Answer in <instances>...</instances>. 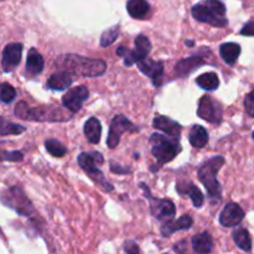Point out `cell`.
<instances>
[{"instance_id":"obj_1","label":"cell","mask_w":254,"mask_h":254,"mask_svg":"<svg viewBox=\"0 0 254 254\" xmlns=\"http://www.w3.org/2000/svg\"><path fill=\"white\" fill-rule=\"evenodd\" d=\"M56 64L62 71L83 77L102 76L107 69V64L103 60L88 59L78 55H66L57 60Z\"/></svg>"},{"instance_id":"obj_2","label":"cell","mask_w":254,"mask_h":254,"mask_svg":"<svg viewBox=\"0 0 254 254\" xmlns=\"http://www.w3.org/2000/svg\"><path fill=\"white\" fill-rule=\"evenodd\" d=\"M192 16L197 21L206 22L215 27H226L228 20L226 17V6L221 0H206L193 5Z\"/></svg>"},{"instance_id":"obj_3","label":"cell","mask_w":254,"mask_h":254,"mask_svg":"<svg viewBox=\"0 0 254 254\" xmlns=\"http://www.w3.org/2000/svg\"><path fill=\"white\" fill-rule=\"evenodd\" d=\"M15 116L24 121H37V122H64L71 119V116H67L62 109L57 107H37L30 108L24 101L19 102L15 107Z\"/></svg>"},{"instance_id":"obj_4","label":"cell","mask_w":254,"mask_h":254,"mask_svg":"<svg viewBox=\"0 0 254 254\" xmlns=\"http://www.w3.org/2000/svg\"><path fill=\"white\" fill-rule=\"evenodd\" d=\"M225 165L223 156H213L210 160L205 161L198 169V180L203 184L210 197L220 200L222 196V188L217 180V174Z\"/></svg>"},{"instance_id":"obj_5","label":"cell","mask_w":254,"mask_h":254,"mask_svg":"<svg viewBox=\"0 0 254 254\" xmlns=\"http://www.w3.org/2000/svg\"><path fill=\"white\" fill-rule=\"evenodd\" d=\"M150 144L151 153L156 158L159 165L171 161L181 151L179 138H175V136L154 133L150 138Z\"/></svg>"},{"instance_id":"obj_6","label":"cell","mask_w":254,"mask_h":254,"mask_svg":"<svg viewBox=\"0 0 254 254\" xmlns=\"http://www.w3.org/2000/svg\"><path fill=\"white\" fill-rule=\"evenodd\" d=\"M0 201L6 207L12 208L21 216H30L34 212V207L24 191L17 186L6 189L0 193Z\"/></svg>"},{"instance_id":"obj_7","label":"cell","mask_w":254,"mask_h":254,"mask_svg":"<svg viewBox=\"0 0 254 254\" xmlns=\"http://www.w3.org/2000/svg\"><path fill=\"white\" fill-rule=\"evenodd\" d=\"M151 50L150 40L145 35H139L135 39V49L129 50L126 46H119L117 49V55L122 57L124 61V64L127 67L133 66L134 64L139 62L140 60L145 59Z\"/></svg>"},{"instance_id":"obj_8","label":"cell","mask_w":254,"mask_h":254,"mask_svg":"<svg viewBox=\"0 0 254 254\" xmlns=\"http://www.w3.org/2000/svg\"><path fill=\"white\" fill-rule=\"evenodd\" d=\"M97 160L103 161V158H102V155L99 153H82L81 155L78 156V164L81 165V168L86 171L87 175H88L94 183L101 185L106 191H112L113 190V186L106 180V178L103 176L102 171L96 166Z\"/></svg>"},{"instance_id":"obj_9","label":"cell","mask_w":254,"mask_h":254,"mask_svg":"<svg viewBox=\"0 0 254 254\" xmlns=\"http://www.w3.org/2000/svg\"><path fill=\"white\" fill-rule=\"evenodd\" d=\"M197 114L201 119L212 124H220L222 122V106L210 96H203L198 102Z\"/></svg>"},{"instance_id":"obj_10","label":"cell","mask_w":254,"mask_h":254,"mask_svg":"<svg viewBox=\"0 0 254 254\" xmlns=\"http://www.w3.org/2000/svg\"><path fill=\"white\" fill-rule=\"evenodd\" d=\"M138 128L131 123L129 119H127L126 117L119 114V116H116L113 118L111 123V128H109V134L108 139H107V145H108L109 149L117 148V145L121 141V135L122 133H131V131H136Z\"/></svg>"},{"instance_id":"obj_11","label":"cell","mask_w":254,"mask_h":254,"mask_svg":"<svg viewBox=\"0 0 254 254\" xmlns=\"http://www.w3.org/2000/svg\"><path fill=\"white\" fill-rule=\"evenodd\" d=\"M141 189H143L144 192H145V196H148L149 200H150L151 215H153L156 220H169V218H173L174 216H175L176 210L173 201L166 200V198L151 197L150 191H149L148 188H145L144 184H141Z\"/></svg>"},{"instance_id":"obj_12","label":"cell","mask_w":254,"mask_h":254,"mask_svg":"<svg viewBox=\"0 0 254 254\" xmlns=\"http://www.w3.org/2000/svg\"><path fill=\"white\" fill-rule=\"evenodd\" d=\"M89 96V91L86 86L73 87L68 89L67 93L62 98V103L71 113H77L81 109L82 104L87 101Z\"/></svg>"},{"instance_id":"obj_13","label":"cell","mask_w":254,"mask_h":254,"mask_svg":"<svg viewBox=\"0 0 254 254\" xmlns=\"http://www.w3.org/2000/svg\"><path fill=\"white\" fill-rule=\"evenodd\" d=\"M138 64L139 69L143 72L144 74H146L148 77H150L153 84L155 87H161L164 79V64L161 61H153V60H149L148 57L140 60Z\"/></svg>"},{"instance_id":"obj_14","label":"cell","mask_w":254,"mask_h":254,"mask_svg":"<svg viewBox=\"0 0 254 254\" xmlns=\"http://www.w3.org/2000/svg\"><path fill=\"white\" fill-rule=\"evenodd\" d=\"M22 55V45L14 42L5 46L2 51L1 57V66L5 72H11L16 68L17 64L21 61Z\"/></svg>"},{"instance_id":"obj_15","label":"cell","mask_w":254,"mask_h":254,"mask_svg":"<svg viewBox=\"0 0 254 254\" xmlns=\"http://www.w3.org/2000/svg\"><path fill=\"white\" fill-rule=\"evenodd\" d=\"M245 218V211L240 205L235 202H230L225 206L220 215V223L225 227H235L240 225Z\"/></svg>"},{"instance_id":"obj_16","label":"cell","mask_w":254,"mask_h":254,"mask_svg":"<svg viewBox=\"0 0 254 254\" xmlns=\"http://www.w3.org/2000/svg\"><path fill=\"white\" fill-rule=\"evenodd\" d=\"M206 62L207 61H206L202 56H198V55L196 56V55H193V56L189 57V59L181 60L180 62H178L175 66V72L179 77L189 76L191 72L200 68L202 64H206Z\"/></svg>"},{"instance_id":"obj_17","label":"cell","mask_w":254,"mask_h":254,"mask_svg":"<svg viewBox=\"0 0 254 254\" xmlns=\"http://www.w3.org/2000/svg\"><path fill=\"white\" fill-rule=\"evenodd\" d=\"M153 127L155 129H159V130L165 131V133L170 136H175V138H179V136H180V124L165 116H156L153 121Z\"/></svg>"},{"instance_id":"obj_18","label":"cell","mask_w":254,"mask_h":254,"mask_svg":"<svg viewBox=\"0 0 254 254\" xmlns=\"http://www.w3.org/2000/svg\"><path fill=\"white\" fill-rule=\"evenodd\" d=\"M192 218L189 215L181 216V217L176 221H168V222H165L161 226V235H163L164 237H169V236H171L174 232H176V231L189 230V228L192 226Z\"/></svg>"},{"instance_id":"obj_19","label":"cell","mask_w":254,"mask_h":254,"mask_svg":"<svg viewBox=\"0 0 254 254\" xmlns=\"http://www.w3.org/2000/svg\"><path fill=\"white\" fill-rule=\"evenodd\" d=\"M72 82H73L72 74L66 71H61L54 73L47 79V87L54 91H64L71 86Z\"/></svg>"},{"instance_id":"obj_20","label":"cell","mask_w":254,"mask_h":254,"mask_svg":"<svg viewBox=\"0 0 254 254\" xmlns=\"http://www.w3.org/2000/svg\"><path fill=\"white\" fill-rule=\"evenodd\" d=\"M127 10L134 19H146L150 14V5L146 0H129L127 2Z\"/></svg>"},{"instance_id":"obj_21","label":"cell","mask_w":254,"mask_h":254,"mask_svg":"<svg viewBox=\"0 0 254 254\" xmlns=\"http://www.w3.org/2000/svg\"><path fill=\"white\" fill-rule=\"evenodd\" d=\"M176 189H178L179 193H181V195L190 196L195 207H201V206L203 205V201H205V198H203L202 192H201L200 189L196 188L193 184L179 183L178 186H176Z\"/></svg>"},{"instance_id":"obj_22","label":"cell","mask_w":254,"mask_h":254,"mask_svg":"<svg viewBox=\"0 0 254 254\" xmlns=\"http://www.w3.org/2000/svg\"><path fill=\"white\" fill-rule=\"evenodd\" d=\"M241 51H242L241 46L238 44H236V42H226V44L221 45L220 47L221 57L230 66H233L237 62Z\"/></svg>"},{"instance_id":"obj_23","label":"cell","mask_w":254,"mask_h":254,"mask_svg":"<svg viewBox=\"0 0 254 254\" xmlns=\"http://www.w3.org/2000/svg\"><path fill=\"white\" fill-rule=\"evenodd\" d=\"M84 135H86L87 140L92 144H98L101 140V134H102V127L101 122L97 118L92 117L84 124Z\"/></svg>"},{"instance_id":"obj_24","label":"cell","mask_w":254,"mask_h":254,"mask_svg":"<svg viewBox=\"0 0 254 254\" xmlns=\"http://www.w3.org/2000/svg\"><path fill=\"white\" fill-rule=\"evenodd\" d=\"M42 69H44V57L36 50L31 49L26 60L27 73L31 74V76H36V74L41 73Z\"/></svg>"},{"instance_id":"obj_25","label":"cell","mask_w":254,"mask_h":254,"mask_svg":"<svg viewBox=\"0 0 254 254\" xmlns=\"http://www.w3.org/2000/svg\"><path fill=\"white\" fill-rule=\"evenodd\" d=\"M192 248L196 253H210L213 248V241L210 233L202 232L193 236Z\"/></svg>"},{"instance_id":"obj_26","label":"cell","mask_w":254,"mask_h":254,"mask_svg":"<svg viewBox=\"0 0 254 254\" xmlns=\"http://www.w3.org/2000/svg\"><path fill=\"white\" fill-rule=\"evenodd\" d=\"M189 140H190L191 145L195 148H202L207 144L208 141V133L202 126H193L190 130V135H189Z\"/></svg>"},{"instance_id":"obj_27","label":"cell","mask_w":254,"mask_h":254,"mask_svg":"<svg viewBox=\"0 0 254 254\" xmlns=\"http://www.w3.org/2000/svg\"><path fill=\"white\" fill-rule=\"evenodd\" d=\"M233 241L245 252H251L252 251V238H251L250 232L246 228H237L233 232Z\"/></svg>"},{"instance_id":"obj_28","label":"cell","mask_w":254,"mask_h":254,"mask_svg":"<svg viewBox=\"0 0 254 254\" xmlns=\"http://www.w3.org/2000/svg\"><path fill=\"white\" fill-rule=\"evenodd\" d=\"M198 86L201 87L205 91H215L220 86V79L218 76L213 72H207V73H203L196 79Z\"/></svg>"},{"instance_id":"obj_29","label":"cell","mask_w":254,"mask_h":254,"mask_svg":"<svg viewBox=\"0 0 254 254\" xmlns=\"http://www.w3.org/2000/svg\"><path fill=\"white\" fill-rule=\"evenodd\" d=\"M26 130L24 126L12 123L7 119L0 117V135H19Z\"/></svg>"},{"instance_id":"obj_30","label":"cell","mask_w":254,"mask_h":254,"mask_svg":"<svg viewBox=\"0 0 254 254\" xmlns=\"http://www.w3.org/2000/svg\"><path fill=\"white\" fill-rule=\"evenodd\" d=\"M45 146H46V150L51 154L55 158H62L64 154L67 153V148L62 143H60L56 139H49L45 143Z\"/></svg>"},{"instance_id":"obj_31","label":"cell","mask_w":254,"mask_h":254,"mask_svg":"<svg viewBox=\"0 0 254 254\" xmlns=\"http://www.w3.org/2000/svg\"><path fill=\"white\" fill-rule=\"evenodd\" d=\"M118 36H119V26L117 25V26L111 27V29H108L107 31H104L103 34H102L101 45L103 47L109 46V45H112L117 39H118Z\"/></svg>"},{"instance_id":"obj_32","label":"cell","mask_w":254,"mask_h":254,"mask_svg":"<svg viewBox=\"0 0 254 254\" xmlns=\"http://www.w3.org/2000/svg\"><path fill=\"white\" fill-rule=\"evenodd\" d=\"M16 97V91L9 83L0 84V101L4 103H10Z\"/></svg>"},{"instance_id":"obj_33","label":"cell","mask_w":254,"mask_h":254,"mask_svg":"<svg viewBox=\"0 0 254 254\" xmlns=\"http://www.w3.org/2000/svg\"><path fill=\"white\" fill-rule=\"evenodd\" d=\"M24 159L21 151H6L0 149V161H21Z\"/></svg>"},{"instance_id":"obj_34","label":"cell","mask_w":254,"mask_h":254,"mask_svg":"<svg viewBox=\"0 0 254 254\" xmlns=\"http://www.w3.org/2000/svg\"><path fill=\"white\" fill-rule=\"evenodd\" d=\"M245 109L250 117L254 118V89L250 92L245 98Z\"/></svg>"},{"instance_id":"obj_35","label":"cell","mask_w":254,"mask_h":254,"mask_svg":"<svg viewBox=\"0 0 254 254\" xmlns=\"http://www.w3.org/2000/svg\"><path fill=\"white\" fill-rule=\"evenodd\" d=\"M241 35L254 37V21H248L247 24H245V26L241 30Z\"/></svg>"},{"instance_id":"obj_36","label":"cell","mask_w":254,"mask_h":254,"mask_svg":"<svg viewBox=\"0 0 254 254\" xmlns=\"http://www.w3.org/2000/svg\"><path fill=\"white\" fill-rule=\"evenodd\" d=\"M124 251H126L127 253H139L140 252L139 247L134 242H127L126 246H124Z\"/></svg>"},{"instance_id":"obj_37","label":"cell","mask_w":254,"mask_h":254,"mask_svg":"<svg viewBox=\"0 0 254 254\" xmlns=\"http://www.w3.org/2000/svg\"><path fill=\"white\" fill-rule=\"evenodd\" d=\"M111 168H112V171H114V173H121V174H127V173H129V169H122L121 166H116V164L114 163H112V165H111Z\"/></svg>"},{"instance_id":"obj_38","label":"cell","mask_w":254,"mask_h":254,"mask_svg":"<svg viewBox=\"0 0 254 254\" xmlns=\"http://www.w3.org/2000/svg\"><path fill=\"white\" fill-rule=\"evenodd\" d=\"M252 136H253V139H254V131H253V134H252Z\"/></svg>"},{"instance_id":"obj_39","label":"cell","mask_w":254,"mask_h":254,"mask_svg":"<svg viewBox=\"0 0 254 254\" xmlns=\"http://www.w3.org/2000/svg\"><path fill=\"white\" fill-rule=\"evenodd\" d=\"M0 1H2V0H0Z\"/></svg>"}]
</instances>
